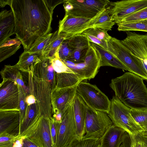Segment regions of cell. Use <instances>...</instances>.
Masks as SVG:
<instances>
[{
    "mask_svg": "<svg viewBox=\"0 0 147 147\" xmlns=\"http://www.w3.org/2000/svg\"><path fill=\"white\" fill-rule=\"evenodd\" d=\"M107 46V50L121 62L128 71L147 80V72L121 40L111 37Z\"/></svg>",
    "mask_w": 147,
    "mask_h": 147,
    "instance_id": "5",
    "label": "cell"
},
{
    "mask_svg": "<svg viewBox=\"0 0 147 147\" xmlns=\"http://www.w3.org/2000/svg\"><path fill=\"white\" fill-rule=\"evenodd\" d=\"M68 39L73 49V52L70 57L66 60L75 63L84 62L90 45V42L87 37L82 34Z\"/></svg>",
    "mask_w": 147,
    "mask_h": 147,
    "instance_id": "18",
    "label": "cell"
},
{
    "mask_svg": "<svg viewBox=\"0 0 147 147\" xmlns=\"http://www.w3.org/2000/svg\"><path fill=\"white\" fill-rule=\"evenodd\" d=\"M22 147H39L27 138H25L24 140Z\"/></svg>",
    "mask_w": 147,
    "mask_h": 147,
    "instance_id": "45",
    "label": "cell"
},
{
    "mask_svg": "<svg viewBox=\"0 0 147 147\" xmlns=\"http://www.w3.org/2000/svg\"><path fill=\"white\" fill-rule=\"evenodd\" d=\"M53 34V33H50L38 38L27 51L30 53H42Z\"/></svg>",
    "mask_w": 147,
    "mask_h": 147,
    "instance_id": "31",
    "label": "cell"
},
{
    "mask_svg": "<svg viewBox=\"0 0 147 147\" xmlns=\"http://www.w3.org/2000/svg\"><path fill=\"white\" fill-rule=\"evenodd\" d=\"M56 86L55 88H63L77 86L83 80L77 74L73 73H56Z\"/></svg>",
    "mask_w": 147,
    "mask_h": 147,
    "instance_id": "27",
    "label": "cell"
},
{
    "mask_svg": "<svg viewBox=\"0 0 147 147\" xmlns=\"http://www.w3.org/2000/svg\"><path fill=\"white\" fill-rule=\"evenodd\" d=\"M77 139L73 103L63 115L55 147H68Z\"/></svg>",
    "mask_w": 147,
    "mask_h": 147,
    "instance_id": "10",
    "label": "cell"
},
{
    "mask_svg": "<svg viewBox=\"0 0 147 147\" xmlns=\"http://www.w3.org/2000/svg\"><path fill=\"white\" fill-rule=\"evenodd\" d=\"M108 0H65V14L76 17L91 19L106 8Z\"/></svg>",
    "mask_w": 147,
    "mask_h": 147,
    "instance_id": "6",
    "label": "cell"
},
{
    "mask_svg": "<svg viewBox=\"0 0 147 147\" xmlns=\"http://www.w3.org/2000/svg\"><path fill=\"white\" fill-rule=\"evenodd\" d=\"M77 86L71 88H55L52 91V115L59 113L63 115L73 103L77 94Z\"/></svg>",
    "mask_w": 147,
    "mask_h": 147,
    "instance_id": "15",
    "label": "cell"
},
{
    "mask_svg": "<svg viewBox=\"0 0 147 147\" xmlns=\"http://www.w3.org/2000/svg\"><path fill=\"white\" fill-rule=\"evenodd\" d=\"M113 125L107 113L92 109L86 104L85 134L83 138L100 139Z\"/></svg>",
    "mask_w": 147,
    "mask_h": 147,
    "instance_id": "7",
    "label": "cell"
},
{
    "mask_svg": "<svg viewBox=\"0 0 147 147\" xmlns=\"http://www.w3.org/2000/svg\"><path fill=\"white\" fill-rule=\"evenodd\" d=\"M40 113L39 108L36 102L34 104L28 106L25 117L20 123V136H21Z\"/></svg>",
    "mask_w": 147,
    "mask_h": 147,
    "instance_id": "29",
    "label": "cell"
},
{
    "mask_svg": "<svg viewBox=\"0 0 147 147\" xmlns=\"http://www.w3.org/2000/svg\"><path fill=\"white\" fill-rule=\"evenodd\" d=\"M90 42L95 48L98 55L100 60V67L109 66L128 70L127 68L121 62L107 50L96 44Z\"/></svg>",
    "mask_w": 147,
    "mask_h": 147,
    "instance_id": "24",
    "label": "cell"
},
{
    "mask_svg": "<svg viewBox=\"0 0 147 147\" xmlns=\"http://www.w3.org/2000/svg\"><path fill=\"white\" fill-rule=\"evenodd\" d=\"M73 105L77 139L81 140L83 138L85 134L86 104L77 93L74 99Z\"/></svg>",
    "mask_w": 147,
    "mask_h": 147,
    "instance_id": "20",
    "label": "cell"
},
{
    "mask_svg": "<svg viewBox=\"0 0 147 147\" xmlns=\"http://www.w3.org/2000/svg\"><path fill=\"white\" fill-rule=\"evenodd\" d=\"M26 101L28 106L36 102V100L34 96L31 94L26 96Z\"/></svg>",
    "mask_w": 147,
    "mask_h": 147,
    "instance_id": "43",
    "label": "cell"
},
{
    "mask_svg": "<svg viewBox=\"0 0 147 147\" xmlns=\"http://www.w3.org/2000/svg\"><path fill=\"white\" fill-rule=\"evenodd\" d=\"M147 130V128L145 130Z\"/></svg>",
    "mask_w": 147,
    "mask_h": 147,
    "instance_id": "50",
    "label": "cell"
},
{
    "mask_svg": "<svg viewBox=\"0 0 147 147\" xmlns=\"http://www.w3.org/2000/svg\"><path fill=\"white\" fill-rule=\"evenodd\" d=\"M51 131L53 147L57 142L60 123L55 121L52 118L51 120Z\"/></svg>",
    "mask_w": 147,
    "mask_h": 147,
    "instance_id": "40",
    "label": "cell"
},
{
    "mask_svg": "<svg viewBox=\"0 0 147 147\" xmlns=\"http://www.w3.org/2000/svg\"><path fill=\"white\" fill-rule=\"evenodd\" d=\"M115 24L106 7L93 18L90 26L91 28H97L109 31L111 30Z\"/></svg>",
    "mask_w": 147,
    "mask_h": 147,
    "instance_id": "25",
    "label": "cell"
},
{
    "mask_svg": "<svg viewBox=\"0 0 147 147\" xmlns=\"http://www.w3.org/2000/svg\"><path fill=\"white\" fill-rule=\"evenodd\" d=\"M64 40L63 37L58 35V30L53 33L43 52V57L51 59L55 58L59 47Z\"/></svg>",
    "mask_w": 147,
    "mask_h": 147,
    "instance_id": "28",
    "label": "cell"
},
{
    "mask_svg": "<svg viewBox=\"0 0 147 147\" xmlns=\"http://www.w3.org/2000/svg\"><path fill=\"white\" fill-rule=\"evenodd\" d=\"M19 90V109L20 113V123L24 119L28 107L26 95L22 87L18 85Z\"/></svg>",
    "mask_w": 147,
    "mask_h": 147,
    "instance_id": "37",
    "label": "cell"
},
{
    "mask_svg": "<svg viewBox=\"0 0 147 147\" xmlns=\"http://www.w3.org/2000/svg\"><path fill=\"white\" fill-rule=\"evenodd\" d=\"M141 135L142 136H147V131L143 130L139 132Z\"/></svg>",
    "mask_w": 147,
    "mask_h": 147,
    "instance_id": "48",
    "label": "cell"
},
{
    "mask_svg": "<svg viewBox=\"0 0 147 147\" xmlns=\"http://www.w3.org/2000/svg\"><path fill=\"white\" fill-rule=\"evenodd\" d=\"M147 19V7L127 15L117 24L130 23Z\"/></svg>",
    "mask_w": 147,
    "mask_h": 147,
    "instance_id": "34",
    "label": "cell"
},
{
    "mask_svg": "<svg viewBox=\"0 0 147 147\" xmlns=\"http://www.w3.org/2000/svg\"><path fill=\"white\" fill-rule=\"evenodd\" d=\"M11 0H0V6L1 7H3L6 5H10Z\"/></svg>",
    "mask_w": 147,
    "mask_h": 147,
    "instance_id": "46",
    "label": "cell"
},
{
    "mask_svg": "<svg viewBox=\"0 0 147 147\" xmlns=\"http://www.w3.org/2000/svg\"><path fill=\"white\" fill-rule=\"evenodd\" d=\"M119 147H123V146L122 143L121 144Z\"/></svg>",
    "mask_w": 147,
    "mask_h": 147,
    "instance_id": "49",
    "label": "cell"
},
{
    "mask_svg": "<svg viewBox=\"0 0 147 147\" xmlns=\"http://www.w3.org/2000/svg\"><path fill=\"white\" fill-rule=\"evenodd\" d=\"M49 60L43 59L35 66L33 72V95L39 106L41 116L51 120L53 109L51 94L56 88L55 73L48 69Z\"/></svg>",
    "mask_w": 147,
    "mask_h": 147,
    "instance_id": "3",
    "label": "cell"
},
{
    "mask_svg": "<svg viewBox=\"0 0 147 147\" xmlns=\"http://www.w3.org/2000/svg\"><path fill=\"white\" fill-rule=\"evenodd\" d=\"M25 138L24 136H21L14 142L13 147H22Z\"/></svg>",
    "mask_w": 147,
    "mask_h": 147,
    "instance_id": "44",
    "label": "cell"
},
{
    "mask_svg": "<svg viewBox=\"0 0 147 147\" xmlns=\"http://www.w3.org/2000/svg\"><path fill=\"white\" fill-rule=\"evenodd\" d=\"M111 101L110 110L107 114L114 125L123 129L130 135L143 130L132 116L130 108L115 95Z\"/></svg>",
    "mask_w": 147,
    "mask_h": 147,
    "instance_id": "4",
    "label": "cell"
},
{
    "mask_svg": "<svg viewBox=\"0 0 147 147\" xmlns=\"http://www.w3.org/2000/svg\"><path fill=\"white\" fill-rule=\"evenodd\" d=\"M50 121L40 113L21 136L28 139L39 147H53Z\"/></svg>",
    "mask_w": 147,
    "mask_h": 147,
    "instance_id": "9",
    "label": "cell"
},
{
    "mask_svg": "<svg viewBox=\"0 0 147 147\" xmlns=\"http://www.w3.org/2000/svg\"><path fill=\"white\" fill-rule=\"evenodd\" d=\"M15 20L12 10L5 9L0 13V45L15 34Z\"/></svg>",
    "mask_w": 147,
    "mask_h": 147,
    "instance_id": "21",
    "label": "cell"
},
{
    "mask_svg": "<svg viewBox=\"0 0 147 147\" xmlns=\"http://www.w3.org/2000/svg\"><path fill=\"white\" fill-rule=\"evenodd\" d=\"M43 57L42 53H30L24 50L15 65L22 72H32L35 66Z\"/></svg>",
    "mask_w": 147,
    "mask_h": 147,
    "instance_id": "23",
    "label": "cell"
},
{
    "mask_svg": "<svg viewBox=\"0 0 147 147\" xmlns=\"http://www.w3.org/2000/svg\"><path fill=\"white\" fill-rule=\"evenodd\" d=\"M141 137L142 147H147V136L141 135Z\"/></svg>",
    "mask_w": 147,
    "mask_h": 147,
    "instance_id": "47",
    "label": "cell"
},
{
    "mask_svg": "<svg viewBox=\"0 0 147 147\" xmlns=\"http://www.w3.org/2000/svg\"><path fill=\"white\" fill-rule=\"evenodd\" d=\"M117 25L118 26L117 30L119 31H136L147 32V19Z\"/></svg>",
    "mask_w": 147,
    "mask_h": 147,
    "instance_id": "30",
    "label": "cell"
},
{
    "mask_svg": "<svg viewBox=\"0 0 147 147\" xmlns=\"http://www.w3.org/2000/svg\"><path fill=\"white\" fill-rule=\"evenodd\" d=\"M73 52V49L69 42L68 39L64 40L59 47L56 57L59 58L63 61L70 57Z\"/></svg>",
    "mask_w": 147,
    "mask_h": 147,
    "instance_id": "32",
    "label": "cell"
},
{
    "mask_svg": "<svg viewBox=\"0 0 147 147\" xmlns=\"http://www.w3.org/2000/svg\"><path fill=\"white\" fill-rule=\"evenodd\" d=\"M125 132L123 129L113 125L100 139V147H119L122 143Z\"/></svg>",
    "mask_w": 147,
    "mask_h": 147,
    "instance_id": "22",
    "label": "cell"
},
{
    "mask_svg": "<svg viewBox=\"0 0 147 147\" xmlns=\"http://www.w3.org/2000/svg\"><path fill=\"white\" fill-rule=\"evenodd\" d=\"M20 113L19 109L0 110V135H19Z\"/></svg>",
    "mask_w": 147,
    "mask_h": 147,
    "instance_id": "17",
    "label": "cell"
},
{
    "mask_svg": "<svg viewBox=\"0 0 147 147\" xmlns=\"http://www.w3.org/2000/svg\"><path fill=\"white\" fill-rule=\"evenodd\" d=\"M141 77L130 72L113 79L109 86L115 96L131 109H147V88Z\"/></svg>",
    "mask_w": 147,
    "mask_h": 147,
    "instance_id": "2",
    "label": "cell"
},
{
    "mask_svg": "<svg viewBox=\"0 0 147 147\" xmlns=\"http://www.w3.org/2000/svg\"><path fill=\"white\" fill-rule=\"evenodd\" d=\"M20 137L9 134L0 135V147H13L14 142Z\"/></svg>",
    "mask_w": 147,
    "mask_h": 147,
    "instance_id": "39",
    "label": "cell"
},
{
    "mask_svg": "<svg viewBox=\"0 0 147 147\" xmlns=\"http://www.w3.org/2000/svg\"><path fill=\"white\" fill-rule=\"evenodd\" d=\"M98 147H100V145L98 146Z\"/></svg>",
    "mask_w": 147,
    "mask_h": 147,
    "instance_id": "51",
    "label": "cell"
},
{
    "mask_svg": "<svg viewBox=\"0 0 147 147\" xmlns=\"http://www.w3.org/2000/svg\"><path fill=\"white\" fill-rule=\"evenodd\" d=\"M51 63L53 68L56 73H70L75 74L63 61L57 57L51 59Z\"/></svg>",
    "mask_w": 147,
    "mask_h": 147,
    "instance_id": "38",
    "label": "cell"
},
{
    "mask_svg": "<svg viewBox=\"0 0 147 147\" xmlns=\"http://www.w3.org/2000/svg\"><path fill=\"white\" fill-rule=\"evenodd\" d=\"M90 48L84 62L76 64L80 75L84 80L94 78L100 67L97 52L90 42Z\"/></svg>",
    "mask_w": 147,
    "mask_h": 147,
    "instance_id": "16",
    "label": "cell"
},
{
    "mask_svg": "<svg viewBox=\"0 0 147 147\" xmlns=\"http://www.w3.org/2000/svg\"><path fill=\"white\" fill-rule=\"evenodd\" d=\"M107 31L100 28H91L85 30L82 34L91 35L107 44L111 37L108 33Z\"/></svg>",
    "mask_w": 147,
    "mask_h": 147,
    "instance_id": "33",
    "label": "cell"
},
{
    "mask_svg": "<svg viewBox=\"0 0 147 147\" xmlns=\"http://www.w3.org/2000/svg\"><path fill=\"white\" fill-rule=\"evenodd\" d=\"M130 136L132 147H142L141 137L140 134L138 132Z\"/></svg>",
    "mask_w": 147,
    "mask_h": 147,
    "instance_id": "41",
    "label": "cell"
},
{
    "mask_svg": "<svg viewBox=\"0 0 147 147\" xmlns=\"http://www.w3.org/2000/svg\"><path fill=\"white\" fill-rule=\"evenodd\" d=\"M131 114L140 127L145 130L147 127V109L136 110L131 109Z\"/></svg>",
    "mask_w": 147,
    "mask_h": 147,
    "instance_id": "35",
    "label": "cell"
},
{
    "mask_svg": "<svg viewBox=\"0 0 147 147\" xmlns=\"http://www.w3.org/2000/svg\"><path fill=\"white\" fill-rule=\"evenodd\" d=\"M19 100L17 84L12 80H3L0 84V110L19 109Z\"/></svg>",
    "mask_w": 147,
    "mask_h": 147,
    "instance_id": "14",
    "label": "cell"
},
{
    "mask_svg": "<svg viewBox=\"0 0 147 147\" xmlns=\"http://www.w3.org/2000/svg\"><path fill=\"white\" fill-rule=\"evenodd\" d=\"M147 7V0L110 1L107 7L113 20L117 24L127 15Z\"/></svg>",
    "mask_w": 147,
    "mask_h": 147,
    "instance_id": "13",
    "label": "cell"
},
{
    "mask_svg": "<svg viewBox=\"0 0 147 147\" xmlns=\"http://www.w3.org/2000/svg\"><path fill=\"white\" fill-rule=\"evenodd\" d=\"M126 33L127 36L121 42L147 72V34H141L130 31Z\"/></svg>",
    "mask_w": 147,
    "mask_h": 147,
    "instance_id": "11",
    "label": "cell"
},
{
    "mask_svg": "<svg viewBox=\"0 0 147 147\" xmlns=\"http://www.w3.org/2000/svg\"><path fill=\"white\" fill-rule=\"evenodd\" d=\"M21 44L22 42L17 37L8 38L0 45V62L14 54L21 47Z\"/></svg>",
    "mask_w": 147,
    "mask_h": 147,
    "instance_id": "26",
    "label": "cell"
},
{
    "mask_svg": "<svg viewBox=\"0 0 147 147\" xmlns=\"http://www.w3.org/2000/svg\"><path fill=\"white\" fill-rule=\"evenodd\" d=\"M100 139L83 138L76 140L68 147H98L100 145Z\"/></svg>",
    "mask_w": 147,
    "mask_h": 147,
    "instance_id": "36",
    "label": "cell"
},
{
    "mask_svg": "<svg viewBox=\"0 0 147 147\" xmlns=\"http://www.w3.org/2000/svg\"><path fill=\"white\" fill-rule=\"evenodd\" d=\"M65 0H11L15 34L27 51L39 37L51 30L53 10Z\"/></svg>",
    "mask_w": 147,
    "mask_h": 147,
    "instance_id": "1",
    "label": "cell"
},
{
    "mask_svg": "<svg viewBox=\"0 0 147 147\" xmlns=\"http://www.w3.org/2000/svg\"><path fill=\"white\" fill-rule=\"evenodd\" d=\"M92 18L76 17L65 14L63 19L59 21L58 34L66 40L82 34L91 28L90 24Z\"/></svg>",
    "mask_w": 147,
    "mask_h": 147,
    "instance_id": "12",
    "label": "cell"
},
{
    "mask_svg": "<svg viewBox=\"0 0 147 147\" xmlns=\"http://www.w3.org/2000/svg\"><path fill=\"white\" fill-rule=\"evenodd\" d=\"M77 93L91 109L107 114L109 113L111 100L96 85L81 81L77 86Z\"/></svg>",
    "mask_w": 147,
    "mask_h": 147,
    "instance_id": "8",
    "label": "cell"
},
{
    "mask_svg": "<svg viewBox=\"0 0 147 147\" xmlns=\"http://www.w3.org/2000/svg\"><path fill=\"white\" fill-rule=\"evenodd\" d=\"M122 144L123 147H132L130 135L125 131L123 136Z\"/></svg>",
    "mask_w": 147,
    "mask_h": 147,
    "instance_id": "42",
    "label": "cell"
},
{
    "mask_svg": "<svg viewBox=\"0 0 147 147\" xmlns=\"http://www.w3.org/2000/svg\"><path fill=\"white\" fill-rule=\"evenodd\" d=\"M3 80L16 82L23 89L26 96L30 94L29 87V72H22L15 65H6L0 71Z\"/></svg>",
    "mask_w": 147,
    "mask_h": 147,
    "instance_id": "19",
    "label": "cell"
}]
</instances>
